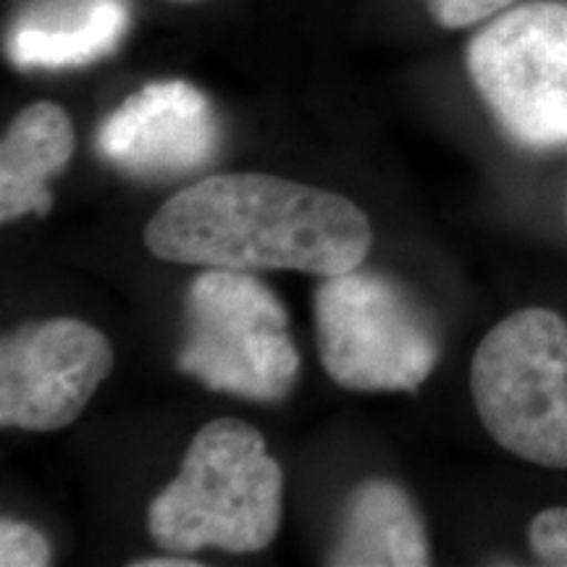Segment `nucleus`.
I'll list each match as a JSON object with an SVG mask.
<instances>
[{
    "label": "nucleus",
    "instance_id": "f8f14e48",
    "mask_svg": "<svg viewBox=\"0 0 567 567\" xmlns=\"http://www.w3.org/2000/svg\"><path fill=\"white\" fill-rule=\"evenodd\" d=\"M53 563L48 538L30 523L3 517L0 523V565L3 567H45Z\"/></svg>",
    "mask_w": 567,
    "mask_h": 567
},
{
    "label": "nucleus",
    "instance_id": "dca6fc26",
    "mask_svg": "<svg viewBox=\"0 0 567 567\" xmlns=\"http://www.w3.org/2000/svg\"><path fill=\"white\" fill-rule=\"evenodd\" d=\"M166 3H179V6H193V3H203V0H166Z\"/></svg>",
    "mask_w": 567,
    "mask_h": 567
},
{
    "label": "nucleus",
    "instance_id": "20e7f679",
    "mask_svg": "<svg viewBox=\"0 0 567 567\" xmlns=\"http://www.w3.org/2000/svg\"><path fill=\"white\" fill-rule=\"evenodd\" d=\"M179 371L210 392L281 402L300 373L284 305L250 271L205 268L187 292Z\"/></svg>",
    "mask_w": 567,
    "mask_h": 567
},
{
    "label": "nucleus",
    "instance_id": "9b49d317",
    "mask_svg": "<svg viewBox=\"0 0 567 567\" xmlns=\"http://www.w3.org/2000/svg\"><path fill=\"white\" fill-rule=\"evenodd\" d=\"M74 126L59 103H32L17 113L0 142V221L48 216L51 179L74 155Z\"/></svg>",
    "mask_w": 567,
    "mask_h": 567
},
{
    "label": "nucleus",
    "instance_id": "6e6552de",
    "mask_svg": "<svg viewBox=\"0 0 567 567\" xmlns=\"http://www.w3.org/2000/svg\"><path fill=\"white\" fill-rule=\"evenodd\" d=\"M221 126L205 92L182 80L151 82L109 113L95 137L103 161L137 179L168 182L216 158Z\"/></svg>",
    "mask_w": 567,
    "mask_h": 567
},
{
    "label": "nucleus",
    "instance_id": "9d476101",
    "mask_svg": "<svg viewBox=\"0 0 567 567\" xmlns=\"http://www.w3.org/2000/svg\"><path fill=\"white\" fill-rule=\"evenodd\" d=\"M326 563L337 567L429 565V536L405 488L386 478H368L354 486Z\"/></svg>",
    "mask_w": 567,
    "mask_h": 567
},
{
    "label": "nucleus",
    "instance_id": "f257e3e1",
    "mask_svg": "<svg viewBox=\"0 0 567 567\" xmlns=\"http://www.w3.org/2000/svg\"><path fill=\"white\" fill-rule=\"evenodd\" d=\"M168 264L334 276L363 266L371 224L347 197L271 174L208 176L166 200L142 231Z\"/></svg>",
    "mask_w": 567,
    "mask_h": 567
},
{
    "label": "nucleus",
    "instance_id": "1a4fd4ad",
    "mask_svg": "<svg viewBox=\"0 0 567 567\" xmlns=\"http://www.w3.org/2000/svg\"><path fill=\"white\" fill-rule=\"evenodd\" d=\"M132 24L126 0H34L9 32V61L21 71L82 69L118 48Z\"/></svg>",
    "mask_w": 567,
    "mask_h": 567
},
{
    "label": "nucleus",
    "instance_id": "423d86ee",
    "mask_svg": "<svg viewBox=\"0 0 567 567\" xmlns=\"http://www.w3.org/2000/svg\"><path fill=\"white\" fill-rule=\"evenodd\" d=\"M467 74L499 130L526 151L567 145V6L515 3L467 42Z\"/></svg>",
    "mask_w": 567,
    "mask_h": 567
},
{
    "label": "nucleus",
    "instance_id": "39448f33",
    "mask_svg": "<svg viewBox=\"0 0 567 567\" xmlns=\"http://www.w3.org/2000/svg\"><path fill=\"white\" fill-rule=\"evenodd\" d=\"M318 354L326 373L352 392H415L439 363L429 310L379 271L323 276L316 289Z\"/></svg>",
    "mask_w": 567,
    "mask_h": 567
},
{
    "label": "nucleus",
    "instance_id": "4468645a",
    "mask_svg": "<svg viewBox=\"0 0 567 567\" xmlns=\"http://www.w3.org/2000/svg\"><path fill=\"white\" fill-rule=\"evenodd\" d=\"M515 3L517 0H425V9L444 30H465L499 17Z\"/></svg>",
    "mask_w": 567,
    "mask_h": 567
},
{
    "label": "nucleus",
    "instance_id": "0eeeda50",
    "mask_svg": "<svg viewBox=\"0 0 567 567\" xmlns=\"http://www.w3.org/2000/svg\"><path fill=\"white\" fill-rule=\"evenodd\" d=\"M113 371V347L76 318L27 323L0 344L3 429L59 431L82 415Z\"/></svg>",
    "mask_w": 567,
    "mask_h": 567
},
{
    "label": "nucleus",
    "instance_id": "f03ea898",
    "mask_svg": "<svg viewBox=\"0 0 567 567\" xmlns=\"http://www.w3.org/2000/svg\"><path fill=\"white\" fill-rule=\"evenodd\" d=\"M284 473L255 425L218 417L197 431L176 478L155 494L147 526L161 549L264 551L281 526Z\"/></svg>",
    "mask_w": 567,
    "mask_h": 567
},
{
    "label": "nucleus",
    "instance_id": "2eb2a0df",
    "mask_svg": "<svg viewBox=\"0 0 567 567\" xmlns=\"http://www.w3.org/2000/svg\"><path fill=\"white\" fill-rule=\"evenodd\" d=\"M134 567H197L200 563L197 559H182V557H153V559H140V563H132Z\"/></svg>",
    "mask_w": 567,
    "mask_h": 567
},
{
    "label": "nucleus",
    "instance_id": "7ed1b4c3",
    "mask_svg": "<svg viewBox=\"0 0 567 567\" xmlns=\"http://www.w3.org/2000/svg\"><path fill=\"white\" fill-rule=\"evenodd\" d=\"M471 394L496 444L567 471V321L520 308L488 329L471 363Z\"/></svg>",
    "mask_w": 567,
    "mask_h": 567
},
{
    "label": "nucleus",
    "instance_id": "ddd939ff",
    "mask_svg": "<svg viewBox=\"0 0 567 567\" xmlns=\"http://www.w3.org/2000/svg\"><path fill=\"white\" fill-rule=\"evenodd\" d=\"M528 544L542 565L567 567V507L542 509L530 520Z\"/></svg>",
    "mask_w": 567,
    "mask_h": 567
}]
</instances>
